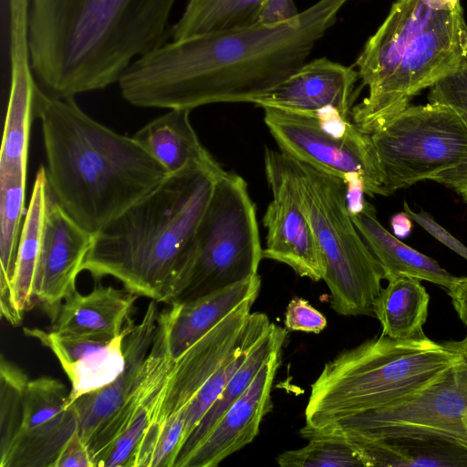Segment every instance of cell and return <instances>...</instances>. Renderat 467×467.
<instances>
[{"label": "cell", "instance_id": "cell-35", "mask_svg": "<svg viewBox=\"0 0 467 467\" xmlns=\"http://www.w3.org/2000/svg\"><path fill=\"white\" fill-rule=\"evenodd\" d=\"M306 439V446L280 453L277 463L282 467H363L355 450L345 440L318 435Z\"/></svg>", "mask_w": 467, "mask_h": 467}, {"label": "cell", "instance_id": "cell-24", "mask_svg": "<svg viewBox=\"0 0 467 467\" xmlns=\"http://www.w3.org/2000/svg\"><path fill=\"white\" fill-rule=\"evenodd\" d=\"M352 221L367 245L379 262L384 279L410 276L449 290L460 279L443 269L437 261L410 247L391 234L378 220L372 204L366 202Z\"/></svg>", "mask_w": 467, "mask_h": 467}, {"label": "cell", "instance_id": "cell-28", "mask_svg": "<svg viewBox=\"0 0 467 467\" xmlns=\"http://www.w3.org/2000/svg\"><path fill=\"white\" fill-rule=\"evenodd\" d=\"M48 198L47 173L40 166L33 184L29 205L25 214L19 241L16 271L12 284V299L23 318L35 301V287L40 260L44 218Z\"/></svg>", "mask_w": 467, "mask_h": 467}, {"label": "cell", "instance_id": "cell-37", "mask_svg": "<svg viewBox=\"0 0 467 467\" xmlns=\"http://www.w3.org/2000/svg\"><path fill=\"white\" fill-rule=\"evenodd\" d=\"M285 327L291 331L318 334L327 327L326 317L308 301L295 296L288 303L285 313Z\"/></svg>", "mask_w": 467, "mask_h": 467}, {"label": "cell", "instance_id": "cell-30", "mask_svg": "<svg viewBox=\"0 0 467 467\" xmlns=\"http://www.w3.org/2000/svg\"><path fill=\"white\" fill-rule=\"evenodd\" d=\"M26 182V176H0V308L15 327L23 320L13 304L12 284L24 225Z\"/></svg>", "mask_w": 467, "mask_h": 467}, {"label": "cell", "instance_id": "cell-12", "mask_svg": "<svg viewBox=\"0 0 467 467\" xmlns=\"http://www.w3.org/2000/svg\"><path fill=\"white\" fill-rule=\"evenodd\" d=\"M176 304L160 311L141 377L116 413L87 444L94 467H134L140 446L155 421L175 364L170 334Z\"/></svg>", "mask_w": 467, "mask_h": 467}, {"label": "cell", "instance_id": "cell-15", "mask_svg": "<svg viewBox=\"0 0 467 467\" xmlns=\"http://www.w3.org/2000/svg\"><path fill=\"white\" fill-rule=\"evenodd\" d=\"M68 396L69 389L58 379H29L20 428L0 467H54L64 446L79 430Z\"/></svg>", "mask_w": 467, "mask_h": 467}, {"label": "cell", "instance_id": "cell-40", "mask_svg": "<svg viewBox=\"0 0 467 467\" xmlns=\"http://www.w3.org/2000/svg\"><path fill=\"white\" fill-rule=\"evenodd\" d=\"M54 467H94L90 452L79 430L64 446Z\"/></svg>", "mask_w": 467, "mask_h": 467}, {"label": "cell", "instance_id": "cell-31", "mask_svg": "<svg viewBox=\"0 0 467 467\" xmlns=\"http://www.w3.org/2000/svg\"><path fill=\"white\" fill-rule=\"evenodd\" d=\"M429 302V294L420 279L398 276L389 280L373 306V314L381 324V335L394 339L426 337L422 327Z\"/></svg>", "mask_w": 467, "mask_h": 467}, {"label": "cell", "instance_id": "cell-5", "mask_svg": "<svg viewBox=\"0 0 467 467\" xmlns=\"http://www.w3.org/2000/svg\"><path fill=\"white\" fill-rule=\"evenodd\" d=\"M466 353L467 337L435 342L427 337L380 335L343 350L325 364L311 385L305 426L318 428L397 402L433 382Z\"/></svg>", "mask_w": 467, "mask_h": 467}, {"label": "cell", "instance_id": "cell-21", "mask_svg": "<svg viewBox=\"0 0 467 467\" xmlns=\"http://www.w3.org/2000/svg\"><path fill=\"white\" fill-rule=\"evenodd\" d=\"M159 315L158 302L151 300L139 324L132 319L128 321V331L123 339L126 360L123 371L106 387L85 394L72 403L86 444L136 388L153 343Z\"/></svg>", "mask_w": 467, "mask_h": 467}, {"label": "cell", "instance_id": "cell-1", "mask_svg": "<svg viewBox=\"0 0 467 467\" xmlns=\"http://www.w3.org/2000/svg\"><path fill=\"white\" fill-rule=\"evenodd\" d=\"M348 0H318L296 17L171 39L138 57L118 84L140 108L192 110L254 103L306 63Z\"/></svg>", "mask_w": 467, "mask_h": 467}, {"label": "cell", "instance_id": "cell-44", "mask_svg": "<svg viewBox=\"0 0 467 467\" xmlns=\"http://www.w3.org/2000/svg\"><path fill=\"white\" fill-rule=\"evenodd\" d=\"M412 220L405 213H395L390 219V226L397 238H406L412 230Z\"/></svg>", "mask_w": 467, "mask_h": 467}, {"label": "cell", "instance_id": "cell-4", "mask_svg": "<svg viewBox=\"0 0 467 467\" xmlns=\"http://www.w3.org/2000/svg\"><path fill=\"white\" fill-rule=\"evenodd\" d=\"M224 170L218 162L169 174L94 234L82 271L111 276L126 290L170 304L190 246Z\"/></svg>", "mask_w": 467, "mask_h": 467}, {"label": "cell", "instance_id": "cell-3", "mask_svg": "<svg viewBox=\"0 0 467 467\" xmlns=\"http://www.w3.org/2000/svg\"><path fill=\"white\" fill-rule=\"evenodd\" d=\"M47 186L81 226L96 234L155 189L169 174L134 139L99 123L74 98L39 87Z\"/></svg>", "mask_w": 467, "mask_h": 467}, {"label": "cell", "instance_id": "cell-13", "mask_svg": "<svg viewBox=\"0 0 467 467\" xmlns=\"http://www.w3.org/2000/svg\"><path fill=\"white\" fill-rule=\"evenodd\" d=\"M264 121L279 150L344 181L350 172L359 173L366 194L388 196L384 177L370 136L355 124L344 136L326 130L312 114L264 108Z\"/></svg>", "mask_w": 467, "mask_h": 467}, {"label": "cell", "instance_id": "cell-41", "mask_svg": "<svg viewBox=\"0 0 467 467\" xmlns=\"http://www.w3.org/2000/svg\"><path fill=\"white\" fill-rule=\"evenodd\" d=\"M345 184V199L349 215L355 216L364 209L365 182L363 177L358 172L348 173L343 181Z\"/></svg>", "mask_w": 467, "mask_h": 467}, {"label": "cell", "instance_id": "cell-7", "mask_svg": "<svg viewBox=\"0 0 467 467\" xmlns=\"http://www.w3.org/2000/svg\"><path fill=\"white\" fill-rule=\"evenodd\" d=\"M263 259L256 207L240 175L223 171L190 246L170 304L193 300L257 275Z\"/></svg>", "mask_w": 467, "mask_h": 467}, {"label": "cell", "instance_id": "cell-27", "mask_svg": "<svg viewBox=\"0 0 467 467\" xmlns=\"http://www.w3.org/2000/svg\"><path fill=\"white\" fill-rule=\"evenodd\" d=\"M261 277L257 275L193 300L177 303L170 334V347L176 359L192 345L234 312L244 302L257 298Z\"/></svg>", "mask_w": 467, "mask_h": 467}, {"label": "cell", "instance_id": "cell-26", "mask_svg": "<svg viewBox=\"0 0 467 467\" xmlns=\"http://www.w3.org/2000/svg\"><path fill=\"white\" fill-rule=\"evenodd\" d=\"M342 440L353 447L363 467H467V446L451 440L437 437Z\"/></svg>", "mask_w": 467, "mask_h": 467}, {"label": "cell", "instance_id": "cell-42", "mask_svg": "<svg viewBox=\"0 0 467 467\" xmlns=\"http://www.w3.org/2000/svg\"><path fill=\"white\" fill-rule=\"evenodd\" d=\"M432 181L453 190L467 203V164L441 172Z\"/></svg>", "mask_w": 467, "mask_h": 467}, {"label": "cell", "instance_id": "cell-38", "mask_svg": "<svg viewBox=\"0 0 467 467\" xmlns=\"http://www.w3.org/2000/svg\"><path fill=\"white\" fill-rule=\"evenodd\" d=\"M403 208L404 212L410 217V219L422 227L428 234L452 252L467 260V247L445 228L439 224L430 213L423 210L415 212L406 202H403Z\"/></svg>", "mask_w": 467, "mask_h": 467}, {"label": "cell", "instance_id": "cell-22", "mask_svg": "<svg viewBox=\"0 0 467 467\" xmlns=\"http://www.w3.org/2000/svg\"><path fill=\"white\" fill-rule=\"evenodd\" d=\"M438 10L424 0H396L377 31L367 40L355 62L362 86L378 88L396 68L410 41Z\"/></svg>", "mask_w": 467, "mask_h": 467}, {"label": "cell", "instance_id": "cell-25", "mask_svg": "<svg viewBox=\"0 0 467 467\" xmlns=\"http://www.w3.org/2000/svg\"><path fill=\"white\" fill-rule=\"evenodd\" d=\"M189 109H173L159 116L132 136L168 172L216 163L199 140Z\"/></svg>", "mask_w": 467, "mask_h": 467}, {"label": "cell", "instance_id": "cell-34", "mask_svg": "<svg viewBox=\"0 0 467 467\" xmlns=\"http://www.w3.org/2000/svg\"><path fill=\"white\" fill-rule=\"evenodd\" d=\"M29 379L3 354L0 358V462L8 455L18 433Z\"/></svg>", "mask_w": 467, "mask_h": 467}, {"label": "cell", "instance_id": "cell-33", "mask_svg": "<svg viewBox=\"0 0 467 467\" xmlns=\"http://www.w3.org/2000/svg\"><path fill=\"white\" fill-rule=\"evenodd\" d=\"M271 324L268 316L265 313L250 314L238 344L208 379L188 407L182 444L206 411L219 398L230 379L246 359L252 348L265 335Z\"/></svg>", "mask_w": 467, "mask_h": 467}, {"label": "cell", "instance_id": "cell-43", "mask_svg": "<svg viewBox=\"0 0 467 467\" xmlns=\"http://www.w3.org/2000/svg\"><path fill=\"white\" fill-rule=\"evenodd\" d=\"M447 291L458 317L467 326V277H460L459 281Z\"/></svg>", "mask_w": 467, "mask_h": 467}, {"label": "cell", "instance_id": "cell-8", "mask_svg": "<svg viewBox=\"0 0 467 467\" xmlns=\"http://www.w3.org/2000/svg\"><path fill=\"white\" fill-rule=\"evenodd\" d=\"M314 435L373 441L437 437L467 446V353L425 388L390 405L336 419L321 427L304 426Z\"/></svg>", "mask_w": 467, "mask_h": 467}, {"label": "cell", "instance_id": "cell-32", "mask_svg": "<svg viewBox=\"0 0 467 467\" xmlns=\"http://www.w3.org/2000/svg\"><path fill=\"white\" fill-rule=\"evenodd\" d=\"M263 0H187L173 23L171 39L255 23Z\"/></svg>", "mask_w": 467, "mask_h": 467}, {"label": "cell", "instance_id": "cell-45", "mask_svg": "<svg viewBox=\"0 0 467 467\" xmlns=\"http://www.w3.org/2000/svg\"><path fill=\"white\" fill-rule=\"evenodd\" d=\"M424 2L435 10H451L461 3V0H424Z\"/></svg>", "mask_w": 467, "mask_h": 467}, {"label": "cell", "instance_id": "cell-39", "mask_svg": "<svg viewBox=\"0 0 467 467\" xmlns=\"http://www.w3.org/2000/svg\"><path fill=\"white\" fill-rule=\"evenodd\" d=\"M299 13L294 0H263L255 23L262 25L285 23L296 17Z\"/></svg>", "mask_w": 467, "mask_h": 467}, {"label": "cell", "instance_id": "cell-17", "mask_svg": "<svg viewBox=\"0 0 467 467\" xmlns=\"http://www.w3.org/2000/svg\"><path fill=\"white\" fill-rule=\"evenodd\" d=\"M93 240L94 234L77 223L48 190L35 296L51 319L64 299L76 290L77 276Z\"/></svg>", "mask_w": 467, "mask_h": 467}, {"label": "cell", "instance_id": "cell-11", "mask_svg": "<svg viewBox=\"0 0 467 467\" xmlns=\"http://www.w3.org/2000/svg\"><path fill=\"white\" fill-rule=\"evenodd\" d=\"M255 299L244 302L176 358L158 416L140 446L134 467H173L188 407L238 344Z\"/></svg>", "mask_w": 467, "mask_h": 467}, {"label": "cell", "instance_id": "cell-6", "mask_svg": "<svg viewBox=\"0 0 467 467\" xmlns=\"http://www.w3.org/2000/svg\"><path fill=\"white\" fill-rule=\"evenodd\" d=\"M286 157L321 255L331 307L347 317L373 314L384 272L348 213L343 181Z\"/></svg>", "mask_w": 467, "mask_h": 467}, {"label": "cell", "instance_id": "cell-19", "mask_svg": "<svg viewBox=\"0 0 467 467\" xmlns=\"http://www.w3.org/2000/svg\"><path fill=\"white\" fill-rule=\"evenodd\" d=\"M281 354L282 348L270 356L246 390L194 450L184 467H215L254 440L263 418L272 409L270 393L281 364Z\"/></svg>", "mask_w": 467, "mask_h": 467}, {"label": "cell", "instance_id": "cell-14", "mask_svg": "<svg viewBox=\"0 0 467 467\" xmlns=\"http://www.w3.org/2000/svg\"><path fill=\"white\" fill-rule=\"evenodd\" d=\"M264 161L272 199L263 217L267 230L263 258L283 263L314 282L323 280L321 255L286 155L265 149Z\"/></svg>", "mask_w": 467, "mask_h": 467}, {"label": "cell", "instance_id": "cell-29", "mask_svg": "<svg viewBox=\"0 0 467 467\" xmlns=\"http://www.w3.org/2000/svg\"><path fill=\"white\" fill-rule=\"evenodd\" d=\"M286 337V328L274 323L271 324L265 335L252 348L246 359L230 379L219 398L187 437L176 457L173 467H184L194 450L225 410L246 390L270 356L283 348Z\"/></svg>", "mask_w": 467, "mask_h": 467}, {"label": "cell", "instance_id": "cell-36", "mask_svg": "<svg viewBox=\"0 0 467 467\" xmlns=\"http://www.w3.org/2000/svg\"><path fill=\"white\" fill-rule=\"evenodd\" d=\"M428 102L451 109L467 127V61L430 88Z\"/></svg>", "mask_w": 467, "mask_h": 467}, {"label": "cell", "instance_id": "cell-20", "mask_svg": "<svg viewBox=\"0 0 467 467\" xmlns=\"http://www.w3.org/2000/svg\"><path fill=\"white\" fill-rule=\"evenodd\" d=\"M123 332L115 337L99 336L67 337L39 328H24V333L49 348L59 361L70 382L68 400L106 387L123 371L125 356Z\"/></svg>", "mask_w": 467, "mask_h": 467}, {"label": "cell", "instance_id": "cell-16", "mask_svg": "<svg viewBox=\"0 0 467 467\" xmlns=\"http://www.w3.org/2000/svg\"><path fill=\"white\" fill-rule=\"evenodd\" d=\"M10 89L0 152V176H26L38 88L29 46L30 0H7Z\"/></svg>", "mask_w": 467, "mask_h": 467}, {"label": "cell", "instance_id": "cell-18", "mask_svg": "<svg viewBox=\"0 0 467 467\" xmlns=\"http://www.w3.org/2000/svg\"><path fill=\"white\" fill-rule=\"evenodd\" d=\"M358 79L353 66L320 57L306 62L277 86L256 98L254 104L263 109L305 114L332 107L350 120Z\"/></svg>", "mask_w": 467, "mask_h": 467}, {"label": "cell", "instance_id": "cell-9", "mask_svg": "<svg viewBox=\"0 0 467 467\" xmlns=\"http://www.w3.org/2000/svg\"><path fill=\"white\" fill-rule=\"evenodd\" d=\"M368 135L387 195L467 164V127L443 105H410Z\"/></svg>", "mask_w": 467, "mask_h": 467}, {"label": "cell", "instance_id": "cell-10", "mask_svg": "<svg viewBox=\"0 0 467 467\" xmlns=\"http://www.w3.org/2000/svg\"><path fill=\"white\" fill-rule=\"evenodd\" d=\"M467 61V23L459 3L438 10L405 48L393 72L352 108V122L370 134L410 106L413 97Z\"/></svg>", "mask_w": 467, "mask_h": 467}, {"label": "cell", "instance_id": "cell-23", "mask_svg": "<svg viewBox=\"0 0 467 467\" xmlns=\"http://www.w3.org/2000/svg\"><path fill=\"white\" fill-rule=\"evenodd\" d=\"M138 297L112 286L99 285L87 295L75 290L59 306L51 331L67 337H118L130 319Z\"/></svg>", "mask_w": 467, "mask_h": 467}, {"label": "cell", "instance_id": "cell-2", "mask_svg": "<svg viewBox=\"0 0 467 467\" xmlns=\"http://www.w3.org/2000/svg\"><path fill=\"white\" fill-rule=\"evenodd\" d=\"M178 0H30L39 88L61 99L118 83L138 57L171 40Z\"/></svg>", "mask_w": 467, "mask_h": 467}]
</instances>
